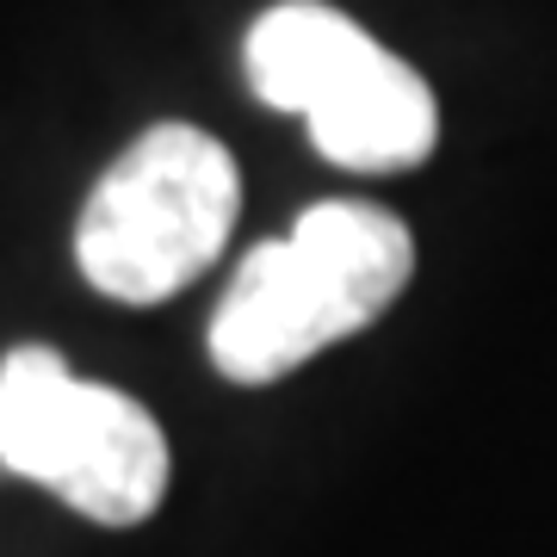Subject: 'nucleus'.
I'll list each match as a JSON object with an SVG mask.
<instances>
[{
	"label": "nucleus",
	"mask_w": 557,
	"mask_h": 557,
	"mask_svg": "<svg viewBox=\"0 0 557 557\" xmlns=\"http://www.w3.org/2000/svg\"><path fill=\"white\" fill-rule=\"evenodd\" d=\"M379 50L372 32H359L347 13L322 7V0H278L267 7L248 38H242V69L260 106L273 112H310L317 100H329L359 62Z\"/></svg>",
	"instance_id": "5"
},
{
	"label": "nucleus",
	"mask_w": 557,
	"mask_h": 557,
	"mask_svg": "<svg viewBox=\"0 0 557 557\" xmlns=\"http://www.w3.org/2000/svg\"><path fill=\"white\" fill-rule=\"evenodd\" d=\"M304 124H310V143L322 149V161H335L347 174H403V168L428 161V149L440 137L428 81L403 57H391L384 44L329 100L310 106Z\"/></svg>",
	"instance_id": "4"
},
{
	"label": "nucleus",
	"mask_w": 557,
	"mask_h": 557,
	"mask_svg": "<svg viewBox=\"0 0 557 557\" xmlns=\"http://www.w3.org/2000/svg\"><path fill=\"white\" fill-rule=\"evenodd\" d=\"M242 211L230 149L193 124H156L124 149L81 205L75 267L119 304H161L223 255Z\"/></svg>",
	"instance_id": "2"
},
{
	"label": "nucleus",
	"mask_w": 557,
	"mask_h": 557,
	"mask_svg": "<svg viewBox=\"0 0 557 557\" xmlns=\"http://www.w3.org/2000/svg\"><path fill=\"white\" fill-rule=\"evenodd\" d=\"M416 273L409 223L359 199L310 205L285 236L255 242L211 310V366L230 384H273L359 335Z\"/></svg>",
	"instance_id": "1"
},
{
	"label": "nucleus",
	"mask_w": 557,
	"mask_h": 557,
	"mask_svg": "<svg viewBox=\"0 0 557 557\" xmlns=\"http://www.w3.org/2000/svg\"><path fill=\"white\" fill-rule=\"evenodd\" d=\"M75 384L81 379L69 372V359L44 341H20L0 359V465L13 478H44L62 421H69V403H75Z\"/></svg>",
	"instance_id": "6"
},
{
	"label": "nucleus",
	"mask_w": 557,
	"mask_h": 557,
	"mask_svg": "<svg viewBox=\"0 0 557 557\" xmlns=\"http://www.w3.org/2000/svg\"><path fill=\"white\" fill-rule=\"evenodd\" d=\"M168 471L174 458H168L161 421L137 397L81 379L38 483L94 527H143L168 496Z\"/></svg>",
	"instance_id": "3"
}]
</instances>
